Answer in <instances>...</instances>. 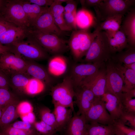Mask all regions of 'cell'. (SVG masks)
<instances>
[{
	"mask_svg": "<svg viewBox=\"0 0 135 135\" xmlns=\"http://www.w3.org/2000/svg\"><path fill=\"white\" fill-rule=\"evenodd\" d=\"M31 76L26 72L14 74L10 77V86L18 92L22 93L28 84Z\"/></svg>",
	"mask_w": 135,
	"mask_h": 135,
	"instance_id": "obj_31",
	"label": "cell"
},
{
	"mask_svg": "<svg viewBox=\"0 0 135 135\" xmlns=\"http://www.w3.org/2000/svg\"><path fill=\"white\" fill-rule=\"evenodd\" d=\"M104 65V63H87L74 65L69 76L72 80L74 89L80 86L86 79L96 73Z\"/></svg>",
	"mask_w": 135,
	"mask_h": 135,
	"instance_id": "obj_11",
	"label": "cell"
},
{
	"mask_svg": "<svg viewBox=\"0 0 135 135\" xmlns=\"http://www.w3.org/2000/svg\"><path fill=\"white\" fill-rule=\"evenodd\" d=\"M118 119L126 126L135 129V114L123 112Z\"/></svg>",
	"mask_w": 135,
	"mask_h": 135,
	"instance_id": "obj_37",
	"label": "cell"
},
{
	"mask_svg": "<svg viewBox=\"0 0 135 135\" xmlns=\"http://www.w3.org/2000/svg\"><path fill=\"white\" fill-rule=\"evenodd\" d=\"M67 67V61L65 58L60 54L56 55L49 60L48 71L51 76H59L66 72Z\"/></svg>",
	"mask_w": 135,
	"mask_h": 135,
	"instance_id": "obj_23",
	"label": "cell"
},
{
	"mask_svg": "<svg viewBox=\"0 0 135 135\" xmlns=\"http://www.w3.org/2000/svg\"><path fill=\"white\" fill-rule=\"evenodd\" d=\"M88 123L84 116L74 112L66 126V135H87Z\"/></svg>",
	"mask_w": 135,
	"mask_h": 135,
	"instance_id": "obj_16",
	"label": "cell"
},
{
	"mask_svg": "<svg viewBox=\"0 0 135 135\" xmlns=\"http://www.w3.org/2000/svg\"><path fill=\"white\" fill-rule=\"evenodd\" d=\"M28 28L17 26L10 28L0 36V43L10 46L24 40L26 38Z\"/></svg>",
	"mask_w": 135,
	"mask_h": 135,
	"instance_id": "obj_18",
	"label": "cell"
},
{
	"mask_svg": "<svg viewBox=\"0 0 135 135\" xmlns=\"http://www.w3.org/2000/svg\"><path fill=\"white\" fill-rule=\"evenodd\" d=\"M123 65L128 69L135 71V62L123 64Z\"/></svg>",
	"mask_w": 135,
	"mask_h": 135,
	"instance_id": "obj_51",
	"label": "cell"
},
{
	"mask_svg": "<svg viewBox=\"0 0 135 135\" xmlns=\"http://www.w3.org/2000/svg\"><path fill=\"white\" fill-rule=\"evenodd\" d=\"M120 28L124 32L130 46L135 47V9L134 8L124 16Z\"/></svg>",
	"mask_w": 135,
	"mask_h": 135,
	"instance_id": "obj_17",
	"label": "cell"
},
{
	"mask_svg": "<svg viewBox=\"0 0 135 135\" xmlns=\"http://www.w3.org/2000/svg\"><path fill=\"white\" fill-rule=\"evenodd\" d=\"M54 18L56 24L62 31L64 32L72 30V29L66 22L64 18V14Z\"/></svg>",
	"mask_w": 135,
	"mask_h": 135,
	"instance_id": "obj_39",
	"label": "cell"
},
{
	"mask_svg": "<svg viewBox=\"0 0 135 135\" xmlns=\"http://www.w3.org/2000/svg\"><path fill=\"white\" fill-rule=\"evenodd\" d=\"M102 0H80V1L82 8H88L97 7L98 6Z\"/></svg>",
	"mask_w": 135,
	"mask_h": 135,
	"instance_id": "obj_44",
	"label": "cell"
},
{
	"mask_svg": "<svg viewBox=\"0 0 135 135\" xmlns=\"http://www.w3.org/2000/svg\"><path fill=\"white\" fill-rule=\"evenodd\" d=\"M30 3L42 7H48L52 5L54 0H28Z\"/></svg>",
	"mask_w": 135,
	"mask_h": 135,
	"instance_id": "obj_47",
	"label": "cell"
},
{
	"mask_svg": "<svg viewBox=\"0 0 135 135\" xmlns=\"http://www.w3.org/2000/svg\"><path fill=\"white\" fill-rule=\"evenodd\" d=\"M0 18L17 26L30 28L20 0H4Z\"/></svg>",
	"mask_w": 135,
	"mask_h": 135,
	"instance_id": "obj_6",
	"label": "cell"
},
{
	"mask_svg": "<svg viewBox=\"0 0 135 135\" xmlns=\"http://www.w3.org/2000/svg\"><path fill=\"white\" fill-rule=\"evenodd\" d=\"M16 99L15 96L8 89H0V107L2 108L7 104Z\"/></svg>",
	"mask_w": 135,
	"mask_h": 135,
	"instance_id": "obj_35",
	"label": "cell"
},
{
	"mask_svg": "<svg viewBox=\"0 0 135 135\" xmlns=\"http://www.w3.org/2000/svg\"><path fill=\"white\" fill-rule=\"evenodd\" d=\"M4 1L3 0H0V10L2 6Z\"/></svg>",
	"mask_w": 135,
	"mask_h": 135,
	"instance_id": "obj_52",
	"label": "cell"
},
{
	"mask_svg": "<svg viewBox=\"0 0 135 135\" xmlns=\"http://www.w3.org/2000/svg\"><path fill=\"white\" fill-rule=\"evenodd\" d=\"M10 86V78L0 71V89H9Z\"/></svg>",
	"mask_w": 135,
	"mask_h": 135,
	"instance_id": "obj_42",
	"label": "cell"
},
{
	"mask_svg": "<svg viewBox=\"0 0 135 135\" xmlns=\"http://www.w3.org/2000/svg\"><path fill=\"white\" fill-rule=\"evenodd\" d=\"M112 124L105 125L96 122L88 123L87 135H115Z\"/></svg>",
	"mask_w": 135,
	"mask_h": 135,
	"instance_id": "obj_29",
	"label": "cell"
},
{
	"mask_svg": "<svg viewBox=\"0 0 135 135\" xmlns=\"http://www.w3.org/2000/svg\"><path fill=\"white\" fill-rule=\"evenodd\" d=\"M51 95L54 105H59L69 108L74 111L73 99L75 96L74 85L70 76L51 89Z\"/></svg>",
	"mask_w": 135,
	"mask_h": 135,
	"instance_id": "obj_7",
	"label": "cell"
},
{
	"mask_svg": "<svg viewBox=\"0 0 135 135\" xmlns=\"http://www.w3.org/2000/svg\"><path fill=\"white\" fill-rule=\"evenodd\" d=\"M106 82V68L104 66L96 73L86 79L80 86H86L95 96L101 97L105 92Z\"/></svg>",
	"mask_w": 135,
	"mask_h": 135,
	"instance_id": "obj_13",
	"label": "cell"
},
{
	"mask_svg": "<svg viewBox=\"0 0 135 135\" xmlns=\"http://www.w3.org/2000/svg\"><path fill=\"white\" fill-rule=\"evenodd\" d=\"M66 4L64 7V12L71 13L76 11L77 3L75 1L67 0Z\"/></svg>",
	"mask_w": 135,
	"mask_h": 135,
	"instance_id": "obj_46",
	"label": "cell"
},
{
	"mask_svg": "<svg viewBox=\"0 0 135 135\" xmlns=\"http://www.w3.org/2000/svg\"><path fill=\"white\" fill-rule=\"evenodd\" d=\"M98 32L95 30L91 32L89 29L73 31L68 43L75 61H80L85 56Z\"/></svg>",
	"mask_w": 135,
	"mask_h": 135,
	"instance_id": "obj_2",
	"label": "cell"
},
{
	"mask_svg": "<svg viewBox=\"0 0 135 135\" xmlns=\"http://www.w3.org/2000/svg\"><path fill=\"white\" fill-rule=\"evenodd\" d=\"M124 16L117 15L108 18L98 22L95 30L104 32L108 37L112 36L120 30Z\"/></svg>",
	"mask_w": 135,
	"mask_h": 135,
	"instance_id": "obj_19",
	"label": "cell"
},
{
	"mask_svg": "<svg viewBox=\"0 0 135 135\" xmlns=\"http://www.w3.org/2000/svg\"><path fill=\"white\" fill-rule=\"evenodd\" d=\"M104 102L106 108L114 121L119 119L124 112L120 99L108 92H105L101 97Z\"/></svg>",
	"mask_w": 135,
	"mask_h": 135,
	"instance_id": "obj_15",
	"label": "cell"
},
{
	"mask_svg": "<svg viewBox=\"0 0 135 135\" xmlns=\"http://www.w3.org/2000/svg\"><path fill=\"white\" fill-rule=\"evenodd\" d=\"M111 59L116 62L122 64L135 62V47L130 46L125 50L112 54Z\"/></svg>",
	"mask_w": 135,
	"mask_h": 135,
	"instance_id": "obj_28",
	"label": "cell"
},
{
	"mask_svg": "<svg viewBox=\"0 0 135 135\" xmlns=\"http://www.w3.org/2000/svg\"><path fill=\"white\" fill-rule=\"evenodd\" d=\"M115 62L122 75L124 84L123 92L135 88V71L124 67L122 64Z\"/></svg>",
	"mask_w": 135,
	"mask_h": 135,
	"instance_id": "obj_27",
	"label": "cell"
},
{
	"mask_svg": "<svg viewBox=\"0 0 135 135\" xmlns=\"http://www.w3.org/2000/svg\"><path fill=\"white\" fill-rule=\"evenodd\" d=\"M32 124L29 122L22 120L16 122L11 125L18 129L28 130L32 129Z\"/></svg>",
	"mask_w": 135,
	"mask_h": 135,
	"instance_id": "obj_41",
	"label": "cell"
},
{
	"mask_svg": "<svg viewBox=\"0 0 135 135\" xmlns=\"http://www.w3.org/2000/svg\"><path fill=\"white\" fill-rule=\"evenodd\" d=\"M108 61L106 68V82L105 92L113 94L120 100L124 84L122 75L115 62L111 58Z\"/></svg>",
	"mask_w": 135,
	"mask_h": 135,
	"instance_id": "obj_8",
	"label": "cell"
},
{
	"mask_svg": "<svg viewBox=\"0 0 135 135\" xmlns=\"http://www.w3.org/2000/svg\"><path fill=\"white\" fill-rule=\"evenodd\" d=\"M46 85L42 81L31 77L22 93L32 96L38 95L44 91Z\"/></svg>",
	"mask_w": 135,
	"mask_h": 135,
	"instance_id": "obj_30",
	"label": "cell"
},
{
	"mask_svg": "<svg viewBox=\"0 0 135 135\" xmlns=\"http://www.w3.org/2000/svg\"><path fill=\"white\" fill-rule=\"evenodd\" d=\"M135 4V0H102L100 5L94 8L98 22L117 15L124 16Z\"/></svg>",
	"mask_w": 135,
	"mask_h": 135,
	"instance_id": "obj_4",
	"label": "cell"
},
{
	"mask_svg": "<svg viewBox=\"0 0 135 135\" xmlns=\"http://www.w3.org/2000/svg\"><path fill=\"white\" fill-rule=\"evenodd\" d=\"M18 103L17 99L8 103L2 108L0 119V128H2L10 124L18 117L17 110Z\"/></svg>",
	"mask_w": 135,
	"mask_h": 135,
	"instance_id": "obj_24",
	"label": "cell"
},
{
	"mask_svg": "<svg viewBox=\"0 0 135 135\" xmlns=\"http://www.w3.org/2000/svg\"><path fill=\"white\" fill-rule=\"evenodd\" d=\"M76 24L80 30H88L96 28L98 22L96 17L90 11L84 8L77 12Z\"/></svg>",
	"mask_w": 135,
	"mask_h": 135,
	"instance_id": "obj_21",
	"label": "cell"
},
{
	"mask_svg": "<svg viewBox=\"0 0 135 135\" xmlns=\"http://www.w3.org/2000/svg\"><path fill=\"white\" fill-rule=\"evenodd\" d=\"M2 129L1 132L3 135H18L21 130L13 127L10 124Z\"/></svg>",
	"mask_w": 135,
	"mask_h": 135,
	"instance_id": "obj_43",
	"label": "cell"
},
{
	"mask_svg": "<svg viewBox=\"0 0 135 135\" xmlns=\"http://www.w3.org/2000/svg\"><path fill=\"white\" fill-rule=\"evenodd\" d=\"M10 48L9 46L4 45L0 43V55L10 52Z\"/></svg>",
	"mask_w": 135,
	"mask_h": 135,
	"instance_id": "obj_49",
	"label": "cell"
},
{
	"mask_svg": "<svg viewBox=\"0 0 135 135\" xmlns=\"http://www.w3.org/2000/svg\"><path fill=\"white\" fill-rule=\"evenodd\" d=\"M26 61L27 64L26 72L28 75L42 81L46 85L52 84L53 80L48 71L35 61Z\"/></svg>",
	"mask_w": 135,
	"mask_h": 135,
	"instance_id": "obj_20",
	"label": "cell"
},
{
	"mask_svg": "<svg viewBox=\"0 0 135 135\" xmlns=\"http://www.w3.org/2000/svg\"><path fill=\"white\" fill-rule=\"evenodd\" d=\"M2 108L0 107V119L1 116L2 111Z\"/></svg>",
	"mask_w": 135,
	"mask_h": 135,
	"instance_id": "obj_53",
	"label": "cell"
},
{
	"mask_svg": "<svg viewBox=\"0 0 135 135\" xmlns=\"http://www.w3.org/2000/svg\"><path fill=\"white\" fill-rule=\"evenodd\" d=\"M54 106L53 112L60 130L66 126L72 116V112H74L70 108L68 109L60 105Z\"/></svg>",
	"mask_w": 135,
	"mask_h": 135,
	"instance_id": "obj_26",
	"label": "cell"
},
{
	"mask_svg": "<svg viewBox=\"0 0 135 135\" xmlns=\"http://www.w3.org/2000/svg\"><path fill=\"white\" fill-rule=\"evenodd\" d=\"M8 46L10 52L26 60H40L48 57V52L39 44L27 38Z\"/></svg>",
	"mask_w": 135,
	"mask_h": 135,
	"instance_id": "obj_5",
	"label": "cell"
},
{
	"mask_svg": "<svg viewBox=\"0 0 135 135\" xmlns=\"http://www.w3.org/2000/svg\"><path fill=\"white\" fill-rule=\"evenodd\" d=\"M54 134H40L39 135H52Z\"/></svg>",
	"mask_w": 135,
	"mask_h": 135,
	"instance_id": "obj_54",
	"label": "cell"
},
{
	"mask_svg": "<svg viewBox=\"0 0 135 135\" xmlns=\"http://www.w3.org/2000/svg\"><path fill=\"white\" fill-rule=\"evenodd\" d=\"M39 112L41 120L53 127L57 131L60 130L54 115L50 109L46 107H42L40 109Z\"/></svg>",
	"mask_w": 135,
	"mask_h": 135,
	"instance_id": "obj_32",
	"label": "cell"
},
{
	"mask_svg": "<svg viewBox=\"0 0 135 135\" xmlns=\"http://www.w3.org/2000/svg\"><path fill=\"white\" fill-rule=\"evenodd\" d=\"M108 38L112 55L122 51L130 46L126 35L120 28L113 36Z\"/></svg>",
	"mask_w": 135,
	"mask_h": 135,
	"instance_id": "obj_22",
	"label": "cell"
},
{
	"mask_svg": "<svg viewBox=\"0 0 135 135\" xmlns=\"http://www.w3.org/2000/svg\"><path fill=\"white\" fill-rule=\"evenodd\" d=\"M127 96L132 98L135 97V88L126 92H124Z\"/></svg>",
	"mask_w": 135,
	"mask_h": 135,
	"instance_id": "obj_50",
	"label": "cell"
},
{
	"mask_svg": "<svg viewBox=\"0 0 135 135\" xmlns=\"http://www.w3.org/2000/svg\"><path fill=\"white\" fill-rule=\"evenodd\" d=\"M26 60L8 52L0 55V71L9 78L18 73H25Z\"/></svg>",
	"mask_w": 135,
	"mask_h": 135,
	"instance_id": "obj_9",
	"label": "cell"
},
{
	"mask_svg": "<svg viewBox=\"0 0 135 135\" xmlns=\"http://www.w3.org/2000/svg\"><path fill=\"white\" fill-rule=\"evenodd\" d=\"M26 38L36 42L47 52L54 55L60 54L69 48L68 42L60 37L44 33L32 28H28Z\"/></svg>",
	"mask_w": 135,
	"mask_h": 135,
	"instance_id": "obj_1",
	"label": "cell"
},
{
	"mask_svg": "<svg viewBox=\"0 0 135 135\" xmlns=\"http://www.w3.org/2000/svg\"><path fill=\"white\" fill-rule=\"evenodd\" d=\"M32 28L44 33L54 34L59 37L64 34V32L56 24L48 7L39 16Z\"/></svg>",
	"mask_w": 135,
	"mask_h": 135,
	"instance_id": "obj_12",
	"label": "cell"
},
{
	"mask_svg": "<svg viewBox=\"0 0 135 135\" xmlns=\"http://www.w3.org/2000/svg\"><path fill=\"white\" fill-rule=\"evenodd\" d=\"M0 135H3L1 132H0Z\"/></svg>",
	"mask_w": 135,
	"mask_h": 135,
	"instance_id": "obj_55",
	"label": "cell"
},
{
	"mask_svg": "<svg viewBox=\"0 0 135 135\" xmlns=\"http://www.w3.org/2000/svg\"><path fill=\"white\" fill-rule=\"evenodd\" d=\"M115 135H135V129L126 126L119 120L114 121L112 124Z\"/></svg>",
	"mask_w": 135,
	"mask_h": 135,
	"instance_id": "obj_33",
	"label": "cell"
},
{
	"mask_svg": "<svg viewBox=\"0 0 135 135\" xmlns=\"http://www.w3.org/2000/svg\"><path fill=\"white\" fill-rule=\"evenodd\" d=\"M20 116L22 120L32 124H33L36 122V116L33 112Z\"/></svg>",
	"mask_w": 135,
	"mask_h": 135,
	"instance_id": "obj_48",
	"label": "cell"
},
{
	"mask_svg": "<svg viewBox=\"0 0 135 135\" xmlns=\"http://www.w3.org/2000/svg\"><path fill=\"white\" fill-rule=\"evenodd\" d=\"M85 117L88 123H97L105 125L112 124L114 120L105 107L101 97H95Z\"/></svg>",
	"mask_w": 135,
	"mask_h": 135,
	"instance_id": "obj_10",
	"label": "cell"
},
{
	"mask_svg": "<svg viewBox=\"0 0 135 135\" xmlns=\"http://www.w3.org/2000/svg\"><path fill=\"white\" fill-rule=\"evenodd\" d=\"M122 106L123 112H128L135 114V99L132 98L123 93L120 99Z\"/></svg>",
	"mask_w": 135,
	"mask_h": 135,
	"instance_id": "obj_34",
	"label": "cell"
},
{
	"mask_svg": "<svg viewBox=\"0 0 135 135\" xmlns=\"http://www.w3.org/2000/svg\"><path fill=\"white\" fill-rule=\"evenodd\" d=\"M77 11L71 13L64 12V19L68 25L74 30H77L76 19Z\"/></svg>",
	"mask_w": 135,
	"mask_h": 135,
	"instance_id": "obj_40",
	"label": "cell"
},
{
	"mask_svg": "<svg viewBox=\"0 0 135 135\" xmlns=\"http://www.w3.org/2000/svg\"><path fill=\"white\" fill-rule=\"evenodd\" d=\"M33 125L36 130L41 134H54L57 130L42 120L36 121Z\"/></svg>",
	"mask_w": 135,
	"mask_h": 135,
	"instance_id": "obj_36",
	"label": "cell"
},
{
	"mask_svg": "<svg viewBox=\"0 0 135 135\" xmlns=\"http://www.w3.org/2000/svg\"><path fill=\"white\" fill-rule=\"evenodd\" d=\"M108 37L104 32L98 31L84 60L85 63H104L111 57Z\"/></svg>",
	"mask_w": 135,
	"mask_h": 135,
	"instance_id": "obj_3",
	"label": "cell"
},
{
	"mask_svg": "<svg viewBox=\"0 0 135 135\" xmlns=\"http://www.w3.org/2000/svg\"><path fill=\"white\" fill-rule=\"evenodd\" d=\"M75 102L78 108L76 113L85 116L91 107L96 97L91 90L82 86L74 89Z\"/></svg>",
	"mask_w": 135,
	"mask_h": 135,
	"instance_id": "obj_14",
	"label": "cell"
},
{
	"mask_svg": "<svg viewBox=\"0 0 135 135\" xmlns=\"http://www.w3.org/2000/svg\"><path fill=\"white\" fill-rule=\"evenodd\" d=\"M17 110L20 116L32 112L33 108L30 102L27 101H23L18 102L17 106Z\"/></svg>",
	"mask_w": 135,
	"mask_h": 135,
	"instance_id": "obj_38",
	"label": "cell"
},
{
	"mask_svg": "<svg viewBox=\"0 0 135 135\" xmlns=\"http://www.w3.org/2000/svg\"><path fill=\"white\" fill-rule=\"evenodd\" d=\"M15 26H16L0 18V36L10 28Z\"/></svg>",
	"mask_w": 135,
	"mask_h": 135,
	"instance_id": "obj_45",
	"label": "cell"
},
{
	"mask_svg": "<svg viewBox=\"0 0 135 135\" xmlns=\"http://www.w3.org/2000/svg\"><path fill=\"white\" fill-rule=\"evenodd\" d=\"M20 2L30 28L33 26L36 20L41 14L48 7H42L31 4L28 0H20Z\"/></svg>",
	"mask_w": 135,
	"mask_h": 135,
	"instance_id": "obj_25",
	"label": "cell"
}]
</instances>
